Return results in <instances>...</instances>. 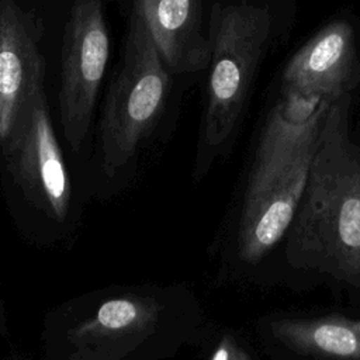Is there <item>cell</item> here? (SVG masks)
Returning a JSON list of instances; mask_svg holds the SVG:
<instances>
[{
  "label": "cell",
  "instance_id": "5",
  "mask_svg": "<svg viewBox=\"0 0 360 360\" xmlns=\"http://www.w3.org/2000/svg\"><path fill=\"white\" fill-rule=\"evenodd\" d=\"M270 14L252 4H215L210 21V75L193 177L201 180L238 127L262 51Z\"/></svg>",
  "mask_w": 360,
  "mask_h": 360
},
{
  "label": "cell",
  "instance_id": "7",
  "mask_svg": "<svg viewBox=\"0 0 360 360\" xmlns=\"http://www.w3.org/2000/svg\"><path fill=\"white\" fill-rule=\"evenodd\" d=\"M311 166V165H309ZM309 166L262 191L239 195L219 240L226 276L255 277L278 253L298 208Z\"/></svg>",
  "mask_w": 360,
  "mask_h": 360
},
{
  "label": "cell",
  "instance_id": "2",
  "mask_svg": "<svg viewBox=\"0 0 360 360\" xmlns=\"http://www.w3.org/2000/svg\"><path fill=\"white\" fill-rule=\"evenodd\" d=\"M350 91L329 105L292 224L278 250L292 276L360 298V148Z\"/></svg>",
  "mask_w": 360,
  "mask_h": 360
},
{
  "label": "cell",
  "instance_id": "4",
  "mask_svg": "<svg viewBox=\"0 0 360 360\" xmlns=\"http://www.w3.org/2000/svg\"><path fill=\"white\" fill-rule=\"evenodd\" d=\"M170 73L132 6L122 65L104 100L97 152L86 176L90 197L110 198L134 183L139 156L163 115Z\"/></svg>",
  "mask_w": 360,
  "mask_h": 360
},
{
  "label": "cell",
  "instance_id": "13",
  "mask_svg": "<svg viewBox=\"0 0 360 360\" xmlns=\"http://www.w3.org/2000/svg\"><path fill=\"white\" fill-rule=\"evenodd\" d=\"M207 360H255V357L236 332L222 330L212 343Z\"/></svg>",
  "mask_w": 360,
  "mask_h": 360
},
{
  "label": "cell",
  "instance_id": "10",
  "mask_svg": "<svg viewBox=\"0 0 360 360\" xmlns=\"http://www.w3.org/2000/svg\"><path fill=\"white\" fill-rule=\"evenodd\" d=\"M257 335L273 360H360V318L269 315Z\"/></svg>",
  "mask_w": 360,
  "mask_h": 360
},
{
  "label": "cell",
  "instance_id": "3",
  "mask_svg": "<svg viewBox=\"0 0 360 360\" xmlns=\"http://www.w3.org/2000/svg\"><path fill=\"white\" fill-rule=\"evenodd\" d=\"M0 183L7 211L22 238L39 246L73 238L90 195L84 180L66 162L44 90L0 158Z\"/></svg>",
  "mask_w": 360,
  "mask_h": 360
},
{
  "label": "cell",
  "instance_id": "6",
  "mask_svg": "<svg viewBox=\"0 0 360 360\" xmlns=\"http://www.w3.org/2000/svg\"><path fill=\"white\" fill-rule=\"evenodd\" d=\"M110 55L101 0H75L63 35L58 93L63 138L73 153L84 148Z\"/></svg>",
  "mask_w": 360,
  "mask_h": 360
},
{
  "label": "cell",
  "instance_id": "11",
  "mask_svg": "<svg viewBox=\"0 0 360 360\" xmlns=\"http://www.w3.org/2000/svg\"><path fill=\"white\" fill-rule=\"evenodd\" d=\"M356 53L352 27L335 21L322 28L290 59L283 86L287 91L338 97L354 82Z\"/></svg>",
  "mask_w": 360,
  "mask_h": 360
},
{
  "label": "cell",
  "instance_id": "1",
  "mask_svg": "<svg viewBox=\"0 0 360 360\" xmlns=\"http://www.w3.org/2000/svg\"><path fill=\"white\" fill-rule=\"evenodd\" d=\"M202 330V308L184 284L108 285L45 315L35 360H166Z\"/></svg>",
  "mask_w": 360,
  "mask_h": 360
},
{
  "label": "cell",
  "instance_id": "8",
  "mask_svg": "<svg viewBox=\"0 0 360 360\" xmlns=\"http://www.w3.org/2000/svg\"><path fill=\"white\" fill-rule=\"evenodd\" d=\"M335 98L283 90L260 131L239 195L269 188L311 165L328 108Z\"/></svg>",
  "mask_w": 360,
  "mask_h": 360
},
{
  "label": "cell",
  "instance_id": "9",
  "mask_svg": "<svg viewBox=\"0 0 360 360\" xmlns=\"http://www.w3.org/2000/svg\"><path fill=\"white\" fill-rule=\"evenodd\" d=\"M44 28L13 0L0 1V158L10 146L35 96L44 90Z\"/></svg>",
  "mask_w": 360,
  "mask_h": 360
},
{
  "label": "cell",
  "instance_id": "12",
  "mask_svg": "<svg viewBox=\"0 0 360 360\" xmlns=\"http://www.w3.org/2000/svg\"><path fill=\"white\" fill-rule=\"evenodd\" d=\"M172 73L210 63V39L202 34V0H134Z\"/></svg>",
  "mask_w": 360,
  "mask_h": 360
},
{
  "label": "cell",
  "instance_id": "14",
  "mask_svg": "<svg viewBox=\"0 0 360 360\" xmlns=\"http://www.w3.org/2000/svg\"><path fill=\"white\" fill-rule=\"evenodd\" d=\"M0 335L3 338H8V335H10L8 319H7V315H6V309L1 304V300H0Z\"/></svg>",
  "mask_w": 360,
  "mask_h": 360
}]
</instances>
